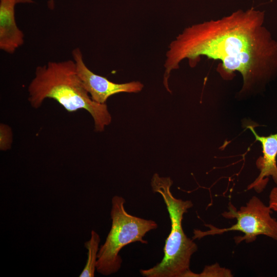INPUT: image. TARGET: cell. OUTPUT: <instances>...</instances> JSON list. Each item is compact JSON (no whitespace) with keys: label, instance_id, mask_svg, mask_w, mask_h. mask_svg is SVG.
I'll list each match as a JSON object with an SVG mask.
<instances>
[{"label":"cell","instance_id":"6da1fadb","mask_svg":"<svg viewBox=\"0 0 277 277\" xmlns=\"http://www.w3.org/2000/svg\"><path fill=\"white\" fill-rule=\"evenodd\" d=\"M264 11L251 7L185 28L166 52L163 78L166 89L170 91V73L179 68L183 60L187 59L193 68L201 56L221 61L217 71L224 80L232 79L234 72H239L243 80L241 92L274 76L277 41L264 26Z\"/></svg>","mask_w":277,"mask_h":277},{"label":"cell","instance_id":"7a4b0ae2","mask_svg":"<svg viewBox=\"0 0 277 277\" xmlns=\"http://www.w3.org/2000/svg\"><path fill=\"white\" fill-rule=\"evenodd\" d=\"M28 91V101L34 108L40 107L45 99L51 98L69 112L86 110L94 120L96 131H103L111 122L107 105L91 98L77 74L73 60L49 62L37 67Z\"/></svg>","mask_w":277,"mask_h":277},{"label":"cell","instance_id":"3957f363","mask_svg":"<svg viewBox=\"0 0 277 277\" xmlns=\"http://www.w3.org/2000/svg\"><path fill=\"white\" fill-rule=\"evenodd\" d=\"M172 184L170 177L161 176L156 173L151 180L153 192L159 193L166 205L171 230L165 241L162 260L151 268L141 269L140 272L144 276L186 277L190 271L191 256L197 250L196 244L186 235L182 224L184 214L193 206V203L174 197L171 191Z\"/></svg>","mask_w":277,"mask_h":277},{"label":"cell","instance_id":"277c9868","mask_svg":"<svg viewBox=\"0 0 277 277\" xmlns=\"http://www.w3.org/2000/svg\"><path fill=\"white\" fill-rule=\"evenodd\" d=\"M125 199L115 195L111 200V227L104 243L100 247L96 270L104 275L117 272L121 267V249L135 242L147 244L143 239L149 231L157 228L153 220L143 219L128 213L124 207Z\"/></svg>","mask_w":277,"mask_h":277},{"label":"cell","instance_id":"5b68a950","mask_svg":"<svg viewBox=\"0 0 277 277\" xmlns=\"http://www.w3.org/2000/svg\"><path fill=\"white\" fill-rule=\"evenodd\" d=\"M272 210L259 198L253 196L245 206L239 210L229 202L228 211L222 215L229 219H236L235 224L228 228H219L211 224H205L208 230H193V240L201 239L204 236L221 234L231 231L242 232L244 235L234 238L235 242L239 244L243 241L251 243L257 236L264 235L277 241V220L271 216Z\"/></svg>","mask_w":277,"mask_h":277},{"label":"cell","instance_id":"8992f818","mask_svg":"<svg viewBox=\"0 0 277 277\" xmlns=\"http://www.w3.org/2000/svg\"><path fill=\"white\" fill-rule=\"evenodd\" d=\"M72 55L84 86L92 100L95 102L106 104L107 99L112 95L121 92L137 93L144 87L143 84L138 81L118 84L95 74L86 65L79 48L72 50Z\"/></svg>","mask_w":277,"mask_h":277},{"label":"cell","instance_id":"52a82bcc","mask_svg":"<svg viewBox=\"0 0 277 277\" xmlns=\"http://www.w3.org/2000/svg\"><path fill=\"white\" fill-rule=\"evenodd\" d=\"M246 127L252 131L255 140L262 144L263 155L260 156L256 161V166L260 170V173L247 188L248 190L253 189L260 193L266 187L269 176H271L277 185V133L267 136H259L252 125H249Z\"/></svg>","mask_w":277,"mask_h":277},{"label":"cell","instance_id":"ba28073f","mask_svg":"<svg viewBox=\"0 0 277 277\" xmlns=\"http://www.w3.org/2000/svg\"><path fill=\"white\" fill-rule=\"evenodd\" d=\"M16 0H0V49L13 54L24 43V34L15 17Z\"/></svg>","mask_w":277,"mask_h":277},{"label":"cell","instance_id":"9c48e42d","mask_svg":"<svg viewBox=\"0 0 277 277\" xmlns=\"http://www.w3.org/2000/svg\"><path fill=\"white\" fill-rule=\"evenodd\" d=\"M100 241L99 234L94 230H92L90 239L84 244L85 248L88 250L87 260L84 269L79 275L80 277L94 276Z\"/></svg>","mask_w":277,"mask_h":277},{"label":"cell","instance_id":"30bf717a","mask_svg":"<svg viewBox=\"0 0 277 277\" xmlns=\"http://www.w3.org/2000/svg\"><path fill=\"white\" fill-rule=\"evenodd\" d=\"M231 271L225 267H221L219 264L215 263L210 266H206L200 273H195L190 271L186 277H231Z\"/></svg>","mask_w":277,"mask_h":277},{"label":"cell","instance_id":"8fae6325","mask_svg":"<svg viewBox=\"0 0 277 277\" xmlns=\"http://www.w3.org/2000/svg\"><path fill=\"white\" fill-rule=\"evenodd\" d=\"M12 142V133L11 128L4 124L0 125V149L6 151L10 148Z\"/></svg>","mask_w":277,"mask_h":277},{"label":"cell","instance_id":"7c38bea8","mask_svg":"<svg viewBox=\"0 0 277 277\" xmlns=\"http://www.w3.org/2000/svg\"><path fill=\"white\" fill-rule=\"evenodd\" d=\"M268 205L272 210L277 212V187L273 188L270 192Z\"/></svg>","mask_w":277,"mask_h":277},{"label":"cell","instance_id":"4fadbf2b","mask_svg":"<svg viewBox=\"0 0 277 277\" xmlns=\"http://www.w3.org/2000/svg\"><path fill=\"white\" fill-rule=\"evenodd\" d=\"M16 4H25V3H32L33 2V0H16ZM50 3L49 6L51 7V8L54 6L53 4V0H50Z\"/></svg>","mask_w":277,"mask_h":277}]
</instances>
